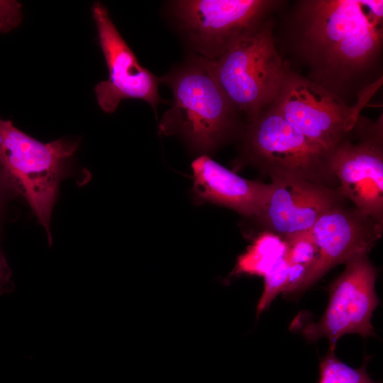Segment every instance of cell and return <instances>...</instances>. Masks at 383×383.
<instances>
[{
	"instance_id": "d6986e66",
	"label": "cell",
	"mask_w": 383,
	"mask_h": 383,
	"mask_svg": "<svg viewBox=\"0 0 383 383\" xmlns=\"http://www.w3.org/2000/svg\"><path fill=\"white\" fill-rule=\"evenodd\" d=\"M6 189L0 176V209L3 190ZM11 270L0 244V296L12 293L15 290V284L11 279Z\"/></svg>"
},
{
	"instance_id": "7c38bea8",
	"label": "cell",
	"mask_w": 383,
	"mask_h": 383,
	"mask_svg": "<svg viewBox=\"0 0 383 383\" xmlns=\"http://www.w3.org/2000/svg\"><path fill=\"white\" fill-rule=\"evenodd\" d=\"M310 231L318 255L296 292L309 289L336 265L369 253L382 236L383 224L344 202L323 213Z\"/></svg>"
},
{
	"instance_id": "6da1fadb",
	"label": "cell",
	"mask_w": 383,
	"mask_h": 383,
	"mask_svg": "<svg viewBox=\"0 0 383 383\" xmlns=\"http://www.w3.org/2000/svg\"><path fill=\"white\" fill-rule=\"evenodd\" d=\"M278 13L275 44L292 70L348 105L382 81L383 1L298 0Z\"/></svg>"
},
{
	"instance_id": "277c9868",
	"label": "cell",
	"mask_w": 383,
	"mask_h": 383,
	"mask_svg": "<svg viewBox=\"0 0 383 383\" xmlns=\"http://www.w3.org/2000/svg\"><path fill=\"white\" fill-rule=\"evenodd\" d=\"M240 139L242 160L270 177L338 187L330 153L296 131L273 104L247 123Z\"/></svg>"
},
{
	"instance_id": "52a82bcc",
	"label": "cell",
	"mask_w": 383,
	"mask_h": 383,
	"mask_svg": "<svg viewBox=\"0 0 383 383\" xmlns=\"http://www.w3.org/2000/svg\"><path fill=\"white\" fill-rule=\"evenodd\" d=\"M382 84L380 81L367 88L355 104L348 105L287 64L282 84L272 104L296 131L330 153L353 128L362 110Z\"/></svg>"
},
{
	"instance_id": "7a4b0ae2",
	"label": "cell",
	"mask_w": 383,
	"mask_h": 383,
	"mask_svg": "<svg viewBox=\"0 0 383 383\" xmlns=\"http://www.w3.org/2000/svg\"><path fill=\"white\" fill-rule=\"evenodd\" d=\"M159 81L173 96L158 124L159 134L179 135L202 155L241 138L247 123L219 84L211 60L192 55Z\"/></svg>"
},
{
	"instance_id": "ba28073f",
	"label": "cell",
	"mask_w": 383,
	"mask_h": 383,
	"mask_svg": "<svg viewBox=\"0 0 383 383\" xmlns=\"http://www.w3.org/2000/svg\"><path fill=\"white\" fill-rule=\"evenodd\" d=\"M330 165L341 195L383 224V116L360 115L353 128L330 152Z\"/></svg>"
},
{
	"instance_id": "9c48e42d",
	"label": "cell",
	"mask_w": 383,
	"mask_h": 383,
	"mask_svg": "<svg viewBox=\"0 0 383 383\" xmlns=\"http://www.w3.org/2000/svg\"><path fill=\"white\" fill-rule=\"evenodd\" d=\"M376 278L377 270L368 253L348 260L343 272L330 286L328 304L322 318L306 325L302 335L313 341L326 338L329 350L333 351L338 340L345 334L374 335L371 318L379 303Z\"/></svg>"
},
{
	"instance_id": "ffe728a7",
	"label": "cell",
	"mask_w": 383,
	"mask_h": 383,
	"mask_svg": "<svg viewBox=\"0 0 383 383\" xmlns=\"http://www.w3.org/2000/svg\"><path fill=\"white\" fill-rule=\"evenodd\" d=\"M308 270V267L305 265L289 264L287 282L282 293L286 294L296 292L303 282Z\"/></svg>"
},
{
	"instance_id": "2e32d148",
	"label": "cell",
	"mask_w": 383,
	"mask_h": 383,
	"mask_svg": "<svg viewBox=\"0 0 383 383\" xmlns=\"http://www.w3.org/2000/svg\"><path fill=\"white\" fill-rule=\"evenodd\" d=\"M284 243L286 245L284 258L288 264L305 265L309 270L316 261L318 255V248L311 231L299 233L284 241Z\"/></svg>"
},
{
	"instance_id": "4fadbf2b",
	"label": "cell",
	"mask_w": 383,
	"mask_h": 383,
	"mask_svg": "<svg viewBox=\"0 0 383 383\" xmlns=\"http://www.w3.org/2000/svg\"><path fill=\"white\" fill-rule=\"evenodd\" d=\"M193 194L198 202H210L229 208L255 219L269 189V184L243 178L207 155L192 163Z\"/></svg>"
},
{
	"instance_id": "e0dca14e",
	"label": "cell",
	"mask_w": 383,
	"mask_h": 383,
	"mask_svg": "<svg viewBox=\"0 0 383 383\" xmlns=\"http://www.w3.org/2000/svg\"><path fill=\"white\" fill-rule=\"evenodd\" d=\"M288 267V262L283 257L263 276L265 288L257 306V317L279 293L283 292L287 279Z\"/></svg>"
},
{
	"instance_id": "5bb4252c",
	"label": "cell",
	"mask_w": 383,
	"mask_h": 383,
	"mask_svg": "<svg viewBox=\"0 0 383 383\" xmlns=\"http://www.w3.org/2000/svg\"><path fill=\"white\" fill-rule=\"evenodd\" d=\"M286 245L271 243L267 238H259L238 261L236 272L264 276L278 261L284 257Z\"/></svg>"
},
{
	"instance_id": "5b68a950",
	"label": "cell",
	"mask_w": 383,
	"mask_h": 383,
	"mask_svg": "<svg viewBox=\"0 0 383 383\" xmlns=\"http://www.w3.org/2000/svg\"><path fill=\"white\" fill-rule=\"evenodd\" d=\"M276 15L211 60L221 88L247 123L273 104L287 64L274 40Z\"/></svg>"
},
{
	"instance_id": "9a60e30c",
	"label": "cell",
	"mask_w": 383,
	"mask_h": 383,
	"mask_svg": "<svg viewBox=\"0 0 383 383\" xmlns=\"http://www.w3.org/2000/svg\"><path fill=\"white\" fill-rule=\"evenodd\" d=\"M367 362L360 368H353L328 350L320 363V379L318 383H375L366 370Z\"/></svg>"
},
{
	"instance_id": "30bf717a",
	"label": "cell",
	"mask_w": 383,
	"mask_h": 383,
	"mask_svg": "<svg viewBox=\"0 0 383 383\" xmlns=\"http://www.w3.org/2000/svg\"><path fill=\"white\" fill-rule=\"evenodd\" d=\"M91 13L109 70V78L94 87L99 107L111 113L121 101L134 99L148 103L155 112L159 103L163 102L158 91L159 77L139 63L101 2L93 4Z\"/></svg>"
},
{
	"instance_id": "3957f363",
	"label": "cell",
	"mask_w": 383,
	"mask_h": 383,
	"mask_svg": "<svg viewBox=\"0 0 383 383\" xmlns=\"http://www.w3.org/2000/svg\"><path fill=\"white\" fill-rule=\"evenodd\" d=\"M79 140L60 138L44 143L0 118V176L6 190L22 196L52 243L50 224L61 181Z\"/></svg>"
},
{
	"instance_id": "8fae6325",
	"label": "cell",
	"mask_w": 383,
	"mask_h": 383,
	"mask_svg": "<svg viewBox=\"0 0 383 383\" xmlns=\"http://www.w3.org/2000/svg\"><path fill=\"white\" fill-rule=\"evenodd\" d=\"M269 189L255 220L283 242L309 231L318 218L344 203L338 188L292 177H270Z\"/></svg>"
},
{
	"instance_id": "ac0fdd59",
	"label": "cell",
	"mask_w": 383,
	"mask_h": 383,
	"mask_svg": "<svg viewBox=\"0 0 383 383\" xmlns=\"http://www.w3.org/2000/svg\"><path fill=\"white\" fill-rule=\"evenodd\" d=\"M22 6L16 1H0V33L18 27L22 21Z\"/></svg>"
},
{
	"instance_id": "8992f818",
	"label": "cell",
	"mask_w": 383,
	"mask_h": 383,
	"mask_svg": "<svg viewBox=\"0 0 383 383\" xmlns=\"http://www.w3.org/2000/svg\"><path fill=\"white\" fill-rule=\"evenodd\" d=\"M287 1L179 0L172 1L175 23L201 57L215 60L240 38L260 28Z\"/></svg>"
}]
</instances>
